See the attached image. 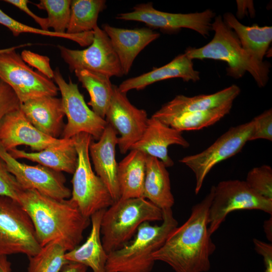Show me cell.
<instances>
[{
  "instance_id": "cell-6",
  "label": "cell",
  "mask_w": 272,
  "mask_h": 272,
  "mask_svg": "<svg viewBox=\"0 0 272 272\" xmlns=\"http://www.w3.org/2000/svg\"><path fill=\"white\" fill-rule=\"evenodd\" d=\"M78 162L71 180L72 190L70 199L85 217L106 209L114 202L107 187L93 171L90 162L89 146L93 138L86 133L73 138Z\"/></svg>"
},
{
  "instance_id": "cell-9",
  "label": "cell",
  "mask_w": 272,
  "mask_h": 272,
  "mask_svg": "<svg viewBox=\"0 0 272 272\" xmlns=\"http://www.w3.org/2000/svg\"><path fill=\"white\" fill-rule=\"evenodd\" d=\"M257 210L272 215V200L254 191L245 181L227 180L214 185L213 198L209 211V231L212 235L231 212Z\"/></svg>"
},
{
  "instance_id": "cell-24",
  "label": "cell",
  "mask_w": 272,
  "mask_h": 272,
  "mask_svg": "<svg viewBox=\"0 0 272 272\" xmlns=\"http://www.w3.org/2000/svg\"><path fill=\"white\" fill-rule=\"evenodd\" d=\"M105 210L98 211L90 217L91 229L88 237L82 245L65 253L67 261L90 267L93 272H106L108 254L103 246L100 232L101 222Z\"/></svg>"
},
{
  "instance_id": "cell-32",
  "label": "cell",
  "mask_w": 272,
  "mask_h": 272,
  "mask_svg": "<svg viewBox=\"0 0 272 272\" xmlns=\"http://www.w3.org/2000/svg\"><path fill=\"white\" fill-rule=\"evenodd\" d=\"M0 24L8 28L15 36H18L21 33H28L60 37L75 41L81 46H89L93 39V31L78 34H70L67 33H58L53 31H45L41 28H34L15 20L4 13L1 9Z\"/></svg>"
},
{
  "instance_id": "cell-19",
  "label": "cell",
  "mask_w": 272,
  "mask_h": 272,
  "mask_svg": "<svg viewBox=\"0 0 272 272\" xmlns=\"http://www.w3.org/2000/svg\"><path fill=\"white\" fill-rule=\"evenodd\" d=\"M176 145L188 148L190 144L183 137L182 131L168 126L151 116L141 138L130 149L138 150L161 160L167 167L174 165L168 153L169 146Z\"/></svg>"
},
{
  "instance_id": "cell-12",
  "label": "cell",
  "mask_w": 272,
  "mask_h": 272,
  "mask_svg": "<svg viewBox=\"0 0 272 272\" xmlns=\"http://www.w3.org/2000/svg\"><path fill=\"white\" fill-rule=\"evenodd\" d=\"M57 47L71 72L87 70L110 78L123 75L109 37L98 26L93 30L92 42L87 48L75 50L60 45Z\"/></svg>"
},
{
  "instance_id": "cell-40",
  "label": "cell",
  "mask_w": 272,
  "mask_h": 272,
  "mask_svg": "<svg viewBox=\"0 0 272 272\" xmlns=\"http://www.w3.org/2000/svg\"><path fill=\"white\" fill-rule=\"evenodd\" d=\"M6 3L11 4L24 12L31 17L40 27L41 29L48 31L49 26L47 18H42L36 15L29 9L27 4L30 2L28 0H5Z\"/></svg>"
},
{
  "instance_id": "cell-7",
  "label": "cell",
  "mask_w": 272,
  "mask_h": 272,
  "mask_svg": "<svg viewBox=\"0 0 272 272\" xmlns=\"http://www.w3.org/2000/svg\"><path fill=\"white\" fill-rule=\"evenodd\" d=\"M39 243L31 220L18 201L0 195V256L37 253Z\"/></svg>"
},
{
  "instance_id": "cell-20",
  "label": "cell",
  "mask_w": 272,
  "mask_h": 272,
  "mask_svg": "<svg viewBox=\"0 0 272 272\" xmlns=\"http://www.w3.org/2000/svg\"><path fill=\"white\" fill-rule=\"evenodd\" d=\"M102 29L109 37L123 72L126 75L133 62L147 45L158 39L160 34L150 28L126 29L103 25Z\"/></svg>"
},
{
  "instance_id": "cell-33",
  "label": "cell",
  "mask_w": 272,
  "mask_h": 272,
  "mask_svg": "<svg viewBox=\"0 0 272 272\" xmlns=\"http://www.w3.org/2000/svg\"><path fill=\"white\" fill-rule=\"evenodd\" d=\"M71 3V0H41L35 5L47 12L49 28L62 34L66 33L69 23Z\"/></svg>"
},
{
  "instance_id": "cell-10",
  "label": "cell",
  "mask_w": 272,
  "mask_h": 272,
  "mask_svg": "<svg viewBox=\"0 0 272 272\" xmlns=\"http://www.w3.org/2000/svg\"><path fill=\"white\" fill-rule=\"evenodd\" d=\"M53 79L61 94L62 107L67 118L61 138L70 139L79 133H86L98 140L107 125L105 119L88 107L78 85L71 79L66 82L58 67L54 71Z\"/></svg>"
},
{
  "instance_id": "cell-41",
  "label": "cell",
  "mask_w": 272,
  "mask_h": 272,
  "mask_svg": "<svg viewBox=\"0 0 272 272\" xmlns=\"http://www.w3.org/2000/svg\"><path fill=\"white\" fill-rule=\"evenodd\" d=\"M87 268L80 263L69 262L63 266L59 272H87Z\"/></svg>"
},
{
  "instance_id": "cell-26",
  "label": "cell",
  "mask_w": 272,
  "mask_h": 272,
  "mask_svg": "<svg viewBox=\"0 0 272 272\" xmlns=\"http://www.w3.org/2000/svg\"><path fill=\"white\" fill-rule=\"evenodd\" d=\"M148 155L130 150L118 163L117 180L121 198L143 197V188Z\"/></svg>"
},
{
  "instance_id": "cell-15",
  "label": "cell",
  "mask_w": 272,
  "mask_h": 272,
  "mask_svg": "<svg viewBox=\"0 0 272 272\" xmlns=\"http://www.w3.org/2000/svg\"><path fill=\"white\" fill-rule=\"evenodd\" d=\"M126 93L113 85L112 96L105 119L120 137V152L125 154L142 137L147 125L146 111L133 106Z\"/></svg>"
},
{
  "instance_id": "cell-35",
  "label": "cell",
  "mask_w": 272,
  "mask_h": 272,
  "mask_svg": "<svg viewBox=\"0 0 272 272\" xmlns=\"http://www.w3.org/2000/svg\"><path fill=\"white\" fill-rule=\"evenodd\" d=\"M23 190L24 189L8 171L6 164L0 158V195L10 197L19 202Z\"/></svg>"
},
{
  "instance_id": "cell-11",
  "label": "cell",
  "mask_w": 272,
  "mask_h": 272,
  "mask_svg": "<svg viewBox=\"0 0 272 272\" xmlns=\"http://www.w3.org/2000/svg\"><path fill=\"white\" fill-rule=\"evenodd\" d=\"M253 129L252 120L231 127L205 150L179 160L194 174L196 194L199 192L205 178L212 169L219 163L238 154L249 141Z\"/></svg>"
},
{
  "instance_id": "cell-37",
  "label": "cell",
  "mask_w": 272,
  "mask_h": 272,
  "mask_svg": "<svg viewBox=\"0 0 272 272\" xmlns=\"http://www.w3.org/2000/svg\"><path fill=\"white\" fill-rule=\"evenodd\" d=\"M21 102L13 90L0 79V122L8 114L20 109Z\"/></svg>"
},
{
  "instance_id": "cell-3",
  "label": "cell",
  "mask_w": 272,
  "mask_h": 272,
  "mask_svg": "<svg viewBox=\"0 0 272 272\" xmlns=\"http://www.w3.org/2000/svg\"><path fill=\"white\" fill-rule=\"evenodd\" d=\"M212 30L214 35L208 44L199 48L188 47L184 53L192 60L211 59L225 61L228 65V76L238 79L248 72L258 87H265L269 78L270 63L258 60L246 51L220 15L215 17Z\"/></svg>"
},
{
  "instance_id": "cell-23",
  "label": "cell",
  "mask_w": 272,
  "mask_h": 272,
  "mask_svg": "<svg viewBox=\"0 0 272 272\" xmlns=\"http://www.w3.org/2000/svg\"><path fill=\"white\" fill-rule=\"evenodd\" d=\"M8 152L16 159H25L56 171L69 174L74 173L78 162L73 138L62 139L59 143L38 152H28L17 148Z\"/></svg>"
},
{
  "instance_id": "cell-2",
  "label": "cell",
  "mask_w": 272,
  "mask_h": 272,
  "mask_svg": "<svg viewBox=\"0 0 272 272\" xmlns=\"http://www.w3.org/2000/svg\"><path fill=\"white\" fill-rule=\"evenodd\" d=\"M33 224L41 246L60 242L67 251L79 245L90 224L69 199H57L33 189H24L19 200Z\"/></svg>"
},
{
  "instance_id": "cell-14",
  "label": "cell",
  "mask_w": 272,
  "mask_h": 272,
  "mask_svg": "<svg viewBox=\"0 0 272 272\" xmlns=\"http://www.w3.org/2000/svg\"><path fill=\"white\" fill-rule=\"evenodd\" d=\"M0 158L24 189L35 190L57 199L71 197V190L65 185L66 179L62 172L40 164L30 165L22 163L1 145Z\"/></svg>"
},
{
  "instance_id": "cell-31",
  "label": "cell",
  "mask_w": 272,
  "mask_h": 272,
  "mask_svg": "<svg viewBox=\"0 0 272 272\" xmlns=\"http://www.w3.org/2000/svg\"><path fill=\"white\" fill-rule=\"evenodd\" d=\"M67 252L58 241H54L42 246L33 256L28 257L27 272H59L69 262L65 258Z\"/></svg>"
},
{
  "instance_id": "cell-43",
  "label": "cell",
  "mask_w": 272,
  "mask_h": 272,
  "mask_svg": "<svg viewBox=\"0 0 272 272\" xmlns=\"http://www.w3.org/2000/svg\"><path fill=\"white\" fill-rule=\"evenodd\" d=\"M11 264L7 256H0V272H11Z\"/></svg>"
},
{
  "instance_id": "cell-22",
  "label": "cell",
  "mask_w": 272,
  "mask_h": 272,
  "mask_svg": "<svg viewBox=\"0 0 272 272\" xmlns=\"http://www.w3.org/2000/svg\"><path fill=\"white\" fill-rule=\"evenodd\" d=\"M179 78L184 82H195L200 79L199 72L194 69L192 60L185 53L180 54L167 64L150 72L123 81L118 87L122 93L140 90L154 83Z\"/></svg>"
},
{
  "instance_id": "cell-29",
  "label": "cell",
  "mask_w": 272,
  "mask_h": 272,
  "mask_svg": "<svg viewBox=\"0 0 272 272\" xmlns=\"http://www.w3.org/2000/svg\"><path fill=\"white\" fill-rule=\"evenodd\" d=\"M105 0H73L66 33L78 34L93 31L97 25L99 13L106 8Z\"/></svg>"
},
{
  "instance_id": "cell-36",
  "label": "cell",
  "mask_w": 272,
  "mask_h": 272,
  "mask_svg": "<svg viewBox=\"0 0 272 272\" xmlns=\"http://www.w3.org/2000/svg\"><path fill=\"white\" fill-rule=\"evenodd\" d=\"M253 129L249 141L258 139L272 141V110L270 108L252 119Z\"/></svg>"
},
{
  "instance_id": "cell-13",
  "label": "cell",
  "mask_w": 272,
  "mask_h": 272,
  "mask_svg": "<svg viewBox=\"0 0 272 272\" xmlns=\"http://www.w3.org/2000/svg\"><path fill=\"white\" fill-rule=\"evenodd\" d=\"M130 12L118 14L116 19L142 22L150 27L165 31L190 29L205 38L208 37L212 30V20L216 15L210 9L189 14L164 12L155 9L151 2L138 4Z\"/></svg>"
},
{
  "instance_id": "cell-34",
  "label": "cell",
  "mask_w": 272,
  "mask_h": 272,
  "mask_svg": "<svg viewBox=\"0 0 272 272\" xmlns=\"http://www.w3.org/2000/svg\"><path fill=\"white\" fill-rule=\"evenodd\" d=\"M245 181L256 193L272 200V168L270 166L253 168L248 172Z\"/></svg>"
},
{
  "instance_id": "cell-38",
  "label": "cell",
  "mask_w": 272,
  "mask_h": 272,
  "mask_svg": "<svg viewBox=\"0 0 272 272\" xmlns=\"http://www.w3.org/2000/svg\"><path fill=\"white\" fill-rule=\"evenodd\" d=\"M21 56L23 60L29 66L36 68L37 71L48 78L53 79L54 71L51 67L50 59L48 56L28 50H23Z\"/></svg>"
},
{
  "instance_id": "cell-8",
  "label": "cell",
  "mask_w": 272,
  "mask_h": 272,
  "mask_svg": "<svg viewBox=\"0 0 272 272\" xmlns=\"http://www.w3.org/2000/svg\"><path fill=\"white\" fill-rule=\"evenodd\" d=\"M25 45L0 49V79L13 90L21 104L42 96H56L59 90L54 81L33 70L17 52V48Z\"/></svg>"
},
{
  "instance_id": "cell-39",
  "label": "cell",
  "mask_w": 272,
  "mask_h": 272,
  "mask_svg": "<svg viewBox=\"0 0 272 272\" xmlns=\"http://www.w3.org/2000/svg\"><path fill=\"white\" fill-rule=\"evenodd\" d=\"M254 249L263 257L265 269L264 272H272V244L254 238Z\"/></svg>"
},
{
  "instance_id": "cell-5",
  "label": "cell",
  "mask_w": 272,
  "mask_h": 272,
  "mask_svg": "<svg viewBox=\"0 0 272 272\" xmlns=\"http://www.w3.org/2000/svg\"><path fill=\"white\" fill-rule=\"evenodd\" d=\"M162 220V210L145 198H120L102 216L100 232L104 250L108 254L127 243L143 223Z\"/></svg>"
},
{
  "instance_id": "cell-4",
  "label": "cell",
  "mask_w": 272,
  "mask_h": 272,
  "mask_svg": "<svg viewBox=\"0 0 272 272\" xmlns=\"http://www.w3.org/2000/svg\"><path fill=\"white\" fill-rule=\"evenodd\" d=\"M162 211L160 225H152L150 222L143 223L131 241L108 254L106 272L151 271L155 262L153 253L162 246L178 224L171 209Z\"/></svg>"
},
{
  "instance_id": "cell-21",
  "label": "cell",
  "mask_w": 272,
  "mask_h": 272,
  "mask_svg": "<svg viewBox=\"0 0 272 272\" xmlns=\"http://www.w3.org/2000/svg\"><path fill=\"white\" fill-rule=\"evenodd\" d=\"M20 109L28 121L44 134L59 139L65 116L61 98L45 96L27 100Z\"/></svg>"
},
{
  "instance_id": "cell-30",
  "label": "cell",
  "mask_w": 272,
  "mask_h": 272,
  "mask_svg": "<svg viewBox=\"0 0 272 272\" xmlns=\"http://www.w3.org/2000/svg\"><path fill=\"white\" fill-rule=\"evenodd\" d=\"M233 103L206 110L185 113L171 119L166 125L180 131L200 129L215 124L229 114Z\"/></svg>"
},
{
  "instance_id": "cell-25",
  "label": "cell",
  "mask_w": 272,
  "mask_h": 272,
  "mask_svg": "<svg viewBox=\"0 0 272 272\" xmlns=\"http://www.w3.org/2000/svg\"><path fill=\"white\" fill-rule=\"evenodd\" d=\"M143 197L162 210L171 209L174 204L167 167L161 160L150 156L146 161Z\"/></svg>"
},
{
  "instance_id": "cell-17",
  "label": "cell",
  "mask_w": 272,
  "mask_h": 272,
  "mask_svg": "<svg viewBox=\"0 0 272 272\" xmlns=\"http://www.w3.org/2000/svg\"><path fill=\"white\" fill-rule=\"evenodd\" d=\"M240 92L238 86L232 85L212 94L193 97L178 95L163 105L152 116L166 124L171 119L185 113L206 110L233 102Z\"/></svg>"
},
{
  "instance_id": "cell-42",
  "label": "cell",
  "mask_w": 272,
  "mask_h": 272,
  "mask_svg": "<svg viewBox=\"0 0 272 272\" xmlns=\"http://www.w3.org/2000/svg\"><path fill=\"white\" fill-rule=\"evenodd\" d=\"M264 231L267 240L271 242L272 241V218L270 217L264 221L263 223Z\"/></svg>"
},
{
  "instance_id": "cell-16",
  "label": "cell",
  "mask_w": 272,
  "mask_h": 272,
  "mask_svg": "<svg viewBox=\"0 0 272 272\" xmlns=\"http://www.w3.org/2000/svg\"><path fill=\"white\" fill-rule=\"evenodd\" d=\"M60 139L51 138L35 127L20 109L6 115L0 122V145L6 151L25 145L33 152L57 144Z\"/></svg>"
},
{
  "instance_id": "cell-28",
  "label": "cell",
  "mask_w": 272,
  "mask_h": 272,
  "mask_svg": "<svg viewBox=\"0 0 272 272\" xmlns=\"http://www.w3.org/2000/svg\"><path fill=\"white\" fill-rule=\"evenodd\" d=\"M82 87L88 91L90 100L88 105L99 116L105 119L110 104L113 85L110 77L87 70L74 72Z\"/></svg>"
},
{
  "instance_id": "cell-18",
  "label": "cell",
  "mask_w": 272,
  "mask_h": 272,
  "mask_svg": "<svg viewBox=\"0 0 272 272\" xmlns=\"http://www.w3.org/2000/svg\"><path fill=\"white\" fill-rule=\"evenodd\" d=\"M116 131L108 124L97 142L89 146V154L94 170L107 187L113 201L120 198L117 180L118 163L115 147L118 143Z\"/></svg>"
},
{
  "instance_id": "cell-1",
  "label": "cell",
  "mask_w": 272,
  "mask_h": 272,
  "mask_svg": "<svg viewBox=\"0 0 272 272\" xmlns=\"http://www.w3.org/2000/svg\"><path fill=\"white\" fill-rule=\"evenodd\" d=\"M214 192L213 185L204 198L192 207L188 219L175 228L153 253L155 261L166 263L175 272H207L210 269V257L216 249L209 231V211Z\"/></svg>"
},
{
  "instance_id": "cell-27",
  "label": "cell",
  "mask_w": 272,
  "mask_h": 272,
  "mask_svg": "<svg viewBox=\"0 0 272 272\" xmlns=\"http://www.w3.org/2000/svg\"><path fill=\"white\" fill-rule=\"evenodd\" d=\"M223 20L235 33L242 47L258 60L263 61L272 41V27L244 25L229 12L224 14Z\"/></svg>"
}]
</instances>
